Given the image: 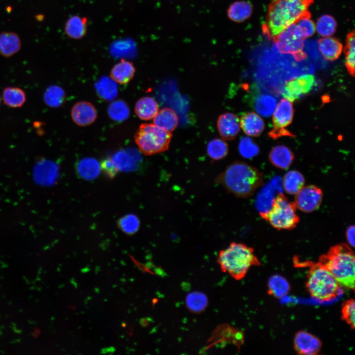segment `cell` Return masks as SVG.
Returning a JSON list of instances; mask_svg holds the SVG:
<instances>
[{
    "instance_id": "18",
    "label": "cell",
    "mask_w": 355,
    "mask_h": 355,
    "mask_svg": "<svg viewBox=\"0 0 355 355\" xmlns=\"http://www.w3.org/2000/svg\"><path fill=\"white\" fill-rule=\"evenodd\" d=\"M135 71V68L132 62L122 59L112 68L110 77L117 83L126 84L133 78Z\"/></svg>"
},
{
    "instance_id": "15",
    "label": "cell",
    "mask_w": 355,
    "mask_h": 355,
    "mask_svg": "<svg viewBox=\"0 0 355 355\" xmlns=\"http://www.w3.org/2000/svg\"><path fill=\"white\" fill-rule=\"evenodd\" d=\"M240 127L247 135L257 137L263 131L265 125L263 119L254 112L242 114L240 119Z\"/></svg>"
},
{
    "instance_id": "29",
    "label": "cell",
    "mask_w": 355,
    "mask_h": 355,
    "mask_svg": "<svg viewBox=\"0 0 355 355\" xmlns=\"http://www.w3.org/2000/svg\"><path fill=\"white\" fill-rule=\"evenodd\" d=\"M98 95L106 100H111L116 97L118 88L116 82L111 78L103 77L96 84Z\"/></svg>"
},
{
    "instance_id": "21",
    "label": "cell",
    "mask_w": 355,
    "mask_h": 355,
    "mask_svg": "<svg viewBox=\"0 0 355 355\" xmlns=\"http://www.w3.org/2000/svg\"><path fill=\"white\" fill-rule=\"evenodd\" d=\"M153 124L166 131L171 132L178 127V117L172 108L164 107L158 111L153 118Z\"/></svg>"
},
{
    "instance_id": "41",
    "label": "cell",
    "mask_w": 355,
    "mask_h": 355,
    "mask_svg": "<svg viewBox=\"0 0 355 355\" xmlns=\"http://www.w3.org/2000/svg\"><path fill=\"white\" fill-rule=\"evenodd\" d=\"M355 226H350L346 231V238L349 244L353 247L355 246Z\"/></svg>"
},
{
    "instance_id": "28",
    "label": "cell",
    "mask_w": 355,
    "mask_h": 355,
    "mask_svg": "<svg viewBox=\"0 0 355 355\" xmlns=\"http://www.w3.org/2000/svg\"><path fill=\"white\" fill-rule=\"evenodd\" d=\"M228 151V144L223 139H213L207 144V154L213 161L219 160L225 158Z\"/></svg>"
},
{
    "instance_id": "2",
    "label": "cell",
    "mask_w": 355,
    "mask_h": 355,
    "mask_svg": "<svg viewBox=\"0 0 355 355\" xmlns=\"http://www.w3.org/2000/svg\"><path fill=\"white\" fill-rule=\"evenodd\" d=\"M314 0H273L268 6L263 32L274 39L286 28L310 14L308 8Z\"/></svg>"
},
{
    "instance_id": "16",
    "label": "cell",
    "mask_w": 355,
    "mask_h": 355,
    "mask_svg": "<svg viewBox=\"0 0 355 355\" xmlns=\"http://www.w3.org/2000/svg\"><path fill=\"white\" fill-rule=\"evenodd\" d=\"M21 48V41L19 36L12 32L0 33V54L6 58L10 57L18 53Z\"/></svg>"
},
{
    "instance_id": "1",
    "label": "cell",
    "mask_w": 355,
    "mask_h": 355,
    "mask_svg": "<svg viewBox=\"0 0 355 355\" xmlns=\"http://www.w3.org/2000/svg\"><path fill=\"white\" fill-rule=\"evenodd\" d=\"M214 182L236 197L246 198L262 185L263 179L262 174L257 168L243 161H235L216 177Z\"/></svg>"
},
{
    "instance_id": "34",
    "label": "cell",
    "mask_w": 355,
    "mask_h": 355,
    "mask_svg": "<svg viewBox=\"0 0 355 355\" xmlns=\"http://www.w3.org/2000/svg\"><path fill=\"white\" fill-rule=\"evenodd\" d=\"M100 170L98 162L93 158L82 159L78 164L79 174L86 178L92 179L96 177Z\"/></svg>"
},
{
    "instance_id": "23",
    "label": "cell",
    "mask_w": 355,
    "mask_h": 355,
    "mask_svg": "<svg viewBox=\"0 0 355 355\" xmlns=\"http://www.w3.org/2000/svg\"><path fill=\"white\" fill-rule=\"evenodd\" d=\"M252 12V6L250 3L245 1H238L229 6L227 14L233 21L242 22L248 19Z\"/></svg>"
},
{
    "instance_id": "32",
    "label": "cell",
    "mask_w": 355,
    "mask_h": 355,
    "mask_svg": "<svg viewBox=\"0 0 355 355\" xmlns=\"http://www.w3.org/2000/svg\"><path fill=\"white\" fill-rule=\"evenodd\" d=\"M65 94L60 87L53 85L49 87L44 94L45 103L50 107L60 106L64 101Z\"/></svg>"
},
{
    "instance_id": "4",
    "label": "cell",
    "mask_w": 355,
    "mask_h": 355,
    "mask_svg": "<svg viewBox=\"0 0 355 355\" xmlns=\"http://www.w3.org/2000/svg\"><path fill=\"white\" fill-rule=\"evenodd\" d=\"M335 277L340 285L354 290L355 258L354 252L345 244L332 247L328 252L320 258Z\"/></svg>"
},
{
    "instance_id": "14",
    "label": "cell",
    "mask_w": 355,
    "mask_h": 355,
    "mask_svg": "<svg viewBox=\"0 0 355 355\" xmlns=\"http://www.w3.org/2000/svg\"><path fill=\"white\" fill-rule=\"evenodd\" d=\"M294 346L299 354L314 355L320 351L321 343L312 334L306 331H300L295 336Z\"/></svg>"
},
{
    "instance_id": "9",
    "label": "cell",
    "mask_w": 355,
    "mask_h": 355,
    "mask_svg": "<svg viewBox=\"0 0 355 355\" xmlns=\"http://www.w3.org/2000/svg\"><path fill=\"white\" fill-rule=\"evenodd\" d=\"M293 114L292 102L285 98L282 99L273 113L272 119L274 128L269 132V136L273 139L285 136L292 137V134L285 128L291 123Z\"/></svg>"
},
{
    "instance_id": "8",
    "label": "cell",
    "mask_w": 355,
    "mask_h": 355,
    "mask_svg": "<svg viewBox=\"0 0 355 355\" xmlns=\"http://www.w3.org/2000/svg\"><path fill=\"white\" fill-rule=\"evenodd\" d=\"M305 39L295 23L279 33L273 40L279 52L291 54L296 61H300L307 56L304 52Z\"/></svg>"
},
{
    "instance_id": "13",
    "label": "cell",
    "mask_w": 355,
    "mask_h": 355,
    "mask_svg": "<svg viewBox=\"0 0 355 355\" xmlns=\"http://www.w3.org/2000/svg\"><path fill=\"white\" fill-rule=\"evenodd\" d=\"M71 116L76 125L87 126L94 122L97 117V113L91 103L80 101L73 106L71 109Z\"/></svg>"
},
{
    "instance_id": "42",
    "label": "cell",
    "mask_w": 355,
    "mask_h": 355,
    "mask_svg": "<svg viewBox=\"0 0 355 355\" xmlns=\"http://www.w3.org/2000/svg\"></svg>"
},
{
    "instance_id": "17",
    "label": "cell",
    "mask_w": 355,
    "mask_h": 355,
    "mask_svg": "<svg viewBox=\"0 0 355 355\" xmlns=\"http://www.w3.org/2000/svg\"><path fill=\"white\" fill-rule=\"evenodd\" d=\"M294 159V154L291 150L284 145H277L269 152V160L277 168L286 169L289 167Z\"/></svg>"
},
{
    "instance_id": "20",
    "label": "cell",
    "mask_w": 355,
    "mask_h": 355,
    "mask_svg": "<svg viewBox=\"0 0 355 355\" xmlns=\"http://www.w3.org/2000/svg\"><path fill=\"white\" fill-rule=\"evenodd\" d=\"M159 111L157 102L152 97L145 96L137 101L135 106L137 116L143 120L152 119Z\"/></svg>"
},
{
    "instance_id": "36",
    "label": "cell",
    "mask_w": 355,
    "mask_h": 355,
    "mask_svg": "<svg viewBox=\"0 0 355 355\" xmlns=\"http://www.w3.org/2000/svg\"><path fill=\"white\" fill-rule=\"evenodd\" d=\"M240 153L246 158H252L259 151L258 145L249 137H243L239 143Z\"/></svg>"
},
{
    "instance_id": "6",
    "label": "cell",
    "mask_w": 355,
    "mask_h": 355,
    "mask_svg": "<svg viewBox=\"0 0 355 355\" xmlns=\"http://www.w3.org/2000/svg\"><path fill=\"white\" fill-rule=\"evenodd\" d=\"M172 137L166 131L153 123L141 124L136 132L135 141L139 150L145 155L162 153L169 149Z\"/></svg>"
},
{
    "instance_id": "37",
    "label": "cell",
    "mask_w": 355,
    "mask_h": 355,
    "mask_svg": "<svg viewBox=\"0 0 355 355\" xmlns=\"http://www.w3.org/2000/svg\"><path fill=\"white\" fill-rule=\"evenodd\" d=\"M269 287L272 294L278 297L286 294L289 288L286 280L280 276L272 277L269 283Z\"/></svg>"
},
{
    "instance_id": "19",
    "label": "cell",
    "mask_w": 355,
    "mask_h": 355,
    "mask_svg": "<svg viewBox=\"0 0 355 355\" xmlns=\"http://www.w3.org/2000/svg\"><path fill=\"white\" fill-rule=\"evenodd\" d=\"M319 50L326 60L334 61L341 55L343 45L336 38L330 36L323 37L318 41Z\"/></svg>"
},
{
    "instance_id": "35",
    "label": "cell",
    "mask_w": 355,
    "mask_h": 355,
    "mask_svg": "<svg viewBox=\"0 0 355 355\" xmlns=\"http://www.w3.org/2000/svg\"><path fill=\"white\" fill-rule=\"evenodd\" d=\"M117 225L123 232L131 235L138 231L140 223L137 216L133 214H128L119 219Z\"/></svg>"
},
{
    "instance_id": "24",
    "label": "cell",
    "mask_w": 355,
    "mask_h": 355,
    "mask_svg": "<svg viewBox=\"0 0 355 355\" xmlns=\"http://www.w3.org/2000/svg\"><path fill=\"white\" fill-rule=\"evenodd\" d=\"M277 106V100L269 94H261L256 97L253 103L256 111L261 116L268 117L271 116Z\"/></svg>"
},
{
    "instance_id": "12",
    "label": "cell",
    "mask_w": 355,
    "mask_h": 355,
    "mask_svg": "<svg viewBox=\"0 0 355 355\" xmlns=\"http://www.w3.org/2000/svg\"><path fill=\"white\" fill-rule=\"evenodd\" d=\"M217 128L222 139L233 140L240 132V119L233 113H222L218 117Z\"/></svg>"
},
{
    "instance_id": "5",
    "label": "cell",
    "mask_w": 355,
    "mask_h": 355,
    "mask_svg": "<svg viewBox=\"0 0 355 355\" xmlns=\"http://www.w3.org/2000/svg\"><path fill=\"white\" fill-rule=\"evenodd\" d=\"M339 284L330 271L319 262L310 267L306 286L311 295L322 301L335 298L339 293Z\"/></svg>"
},
{
    "instance_id": "7",
    "label": "cell",
    "mask_w": 355,
    "mask_h": 355,
    "mask_svg": "<svg viewBox=\"0 0 355 355\" xmlns=\"http://www.w3.org/2000/svg\"><path fill=\"white\" fill-rule=\"evenodd\" d=\"M296 208L294 201H289L284 195L279 193L274 198L270 209L261 216L277 230H291L299 222Z\"/></svg>"
},
{
    "instance_id": "38",
    "label": "cell",
    "mask_w": 355,
    "mask_h": 355,
    "mask_svg": "<svg viewBox=\"0 0 355 355\" xmlns=\"http://www.w3.org/2000/svg\"><path fill=\"white\" fill-rule=\"evenodd\" d=\"M311 17V14H309L302 17L295 23L305 38L312 36L316 32L315 24Z\"/></svg>"
},
{
    "instance_id": "31",
    "label": "cell",
    "mask_w": 355,
    "mask_h": 355,
    "mask_svg": "<svg viewBox=\"0 0 355 355\" xmlns=\"http://www.w3.org/2000/svg\"><path fill=\"white\" fill-rule=\"evenodd\" d=\"M316 31L322 37L330 36L336 30L337 23L335 19L329 15L320 17L315 25Z\"/></svg>"
},
{
    "instance_id": "26",
    "label": "cell",
    "mask_w": 355,
    "mask_h": 355,
    "mask_svg": "<svg viewBox=\"0 0 355 355\" xmlns=\"http://www.w3.org/2000/svg\"><path fill=\"white\" fill-rule=\"evenodd\" d=\"M4 104L12 108L21 107L26 101V95L23 90L16 87L5 88L2 92Z\"/></svg>"
},
{
    "instance_id": "40",
    "label": "cell",
    "mask_w": 355,
    "mask_h": 355,
    "mask_svg": "<svg viewBox=\"0 0 355 355\" xmlns=\"http://www.w3.org/2000/svg\"><path fill=\"white\" fill-rule=\"evenodd\" d=\"M101 168L104 173L110 178H113L118 171L112 158L108 157L101 163Z\"/></svg>"
},
{
    "instance_id": "30",
    "label": "cell",
    "mask_w": 355,
    "mask_h": 355,
    "mask_svg": "<svg viewBox=\"0 0 355 355\" xmlns=\"http://www.w3.org/2000/svg\"><path fill=\"white\" fill-rule=\"evenodd\" d=\"M345 54V66L349 73L353 76L355 75V36L354 31H351L347 36L344 48Z\"/></svg>"
},
{
    "instance_id": "3",
    "label": "cell",
    "mask_w": 355,
    "mask_h": 355,
    "mask_svg": "<svg viewBox=\"0 0 355 355\" xmlns=\"http://www.w3.org/2000/svg\"><path fill=\"white\" fill-rule=\"evenodd\" d=\"M217 262L223 272L236 280H242L251 267L260 264L252 248L235 242L220 250Z\"/></svg>"
},
{
    "instance_id": "11",
    "label": "cell",
    "mask_w": 355,
    "mask_h": 355,
    "mask_svg": "<svg viewBox=\"0 0 355 355\" xmlns=\"http://www.w3.org/2000/svg\"><path fill=\"white\" fill-rule=\"evenodd\" d=\"M312 74H305L288 81L285 84L283 96L291 102L310 92L315 84Z\"/></svg>"
},
{
    "instance_id": "27",
    "label": "cell",
    "mask_w": 355,
    "mask_h": 355,
    "mask_svg": "<svg viewBox=\"0 0 355 355\" xmlns=\"http://www.w3.org/2000/svg\"><path fill=\"white\" fill-rule=\"evenodd\" d=\"M185 303L187 309L194 313L204 311L208 305L207 296L200 291H193L186 297Z\"/></svg>"
},
{
    "instance_id": "25",
    "label": "cell",
    "mask_w": 355,
    "mask_h": 355,
    "mask_svg": "<svg viewBox=\"0 0 355 355\" xmlns=\"http://www.w3.org/2000/svg\"><path fill=\"white\" fill-rule=\"evenodd\" d=\"M304 176L297 171H289L284 176V189L289 194H296L304 186Z\"/></svg>"
},
{
    "instance_id": "10",
    "label": "cell",
    "mask_w": 355,
    "mask_h": 355,
    "mask_svg": "<svg viewBox=\"0 0 355 355\" xmlns=\"http://www.w3.org/2000/svg\"><path fill=\"white\" fill-rule=\"evenodd\" d=\"M323 194L317 186L310 185L304 186L295 194L294 202L296 208L304 213H310L320 205Z\"/></svg>"
},
{
    "instance_id": "33",
    "label": "cell",
    "mask_w": 355,
    "mask_h": 355,
    "mask_svg": "<svg viewBox=\"0 0 355 355\" xmlns=\"http://www.w3.org/2000/svg\"><path fill=\"white\" fill-rule=\"evenodd\" d=\"M108 115L114 120L122 121L129 116L130 110L126 103L122 100H117L111 103L107 109Z\"/></svg>"
},
{
    "instance_id": "39",
    "label": "cell",
    "mask_w": 355,
    "mask_h": 355,
    "mask_svg": "<svg viewBox=\"0 0 355 355\" xmlns=\"http://www.w3.org/2000/svg\"><path fill=\"white\" fill-rule=\"evenodd\" d=\"M355 301L350 299L343 304L342 309V316L348 324L352 328L355 327Z\"/></svg>"
},
{
    "instance_id": "22",
    "label": "cell",
    "mask_w": 355,
    "mask_h": 355,
    "mask_svg": "<svg viewBox=\"0 0 355 355\" xmlns=\"http://www.w3.org/2000/svg\"><path fill=\"white\" fill-rule=\"evenodd\" d=\"M87 19L85 17L73 15L70 17L65 23V32L66 35L73 39L83 37L87 32Z\"/></svg>"
}]
</instances>
